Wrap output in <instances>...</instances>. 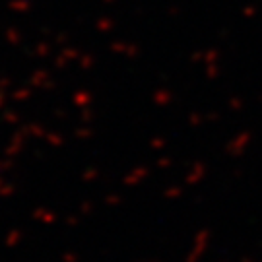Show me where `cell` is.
Instances as JSON below:
<instances>
[]
</instances>
